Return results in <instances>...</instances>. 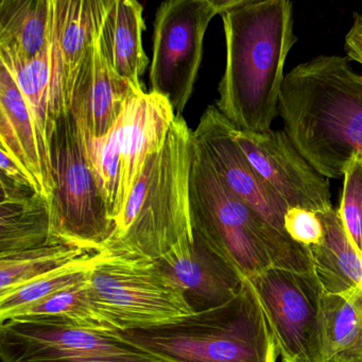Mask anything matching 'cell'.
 <instances>
[{
  "mask_svg": "<svg viewBox=\"0 0 362 362\" xmlns=\"http://www.w3.org/2000/svg\"><path fill=\"white\" fill-rule=\"evenodd\" d=\"M226 62L218 111L239 131L270 132L285 65L298 37L289 0H230L222 12Z\"/></svg>",
  "mask_w": 362,
  "mask_h": 362,
  "instance_id": "cell-1",
  "label": "cell"
},
{
  "mask_svg": "<svg viewBox=\"0 0 362 362\" xmlns=\"http://www.w3.org/2000/svg\"><path fill=\"white\" fill-rule=\"evenodd\" d=\"M284 131L326 179H340L362 151V75L341 56H317L286 75L279 105Z\"/></svg>",
  "mask_w": 362,
  "mask_h": 362,
  "instance_id": "cell-2",
  "label": "cell"
},
{
  "mask_svg": "<svg viewBox=\"0 0 362 362\" xmlns=\"http://www.w3.org/2000/svg\"><path fill=\"white\" fill-rule=\"evenodd\" d=\"M194 131L175 116L164 146L146 163L101 251L156 260L194 241L190 173Z\"/></svg>",
  "mask_w": 362,
  "mask_h": 362,
  "instance_id": "cell-3",
  "label": "cell"
},
{
  "mask_svg": "<svg viewBox=\"0 0 362 362\" xmlns=\"http://www.w3.org/2000/svg\"><path fill=\"white\" fill-rule=\"evenodd\" d=\"M192 232L251 279L271 267L315 272L310 250L271 228L220 179L194 139L190 173Z\"/></svg>",
  "mask_w": 362,
  "mask_h": 362,
  "instance_id": "cell-4",
  "label": "cell"
},
{
  "mask_svg": "<svg viewBox=\"0 0 362 362\" xmlns=\"http://www.w3.org/2000/svg\"><path fill=\"white\" fill-rule=\"evenodd\" d=\"M167 362H276V340L251 281L219 306L177 321L120 332Z\"/></svg>",
  "mask_w": 362,
  "mask_h": 362,
  "instance_id": "cell-5",
  "label": "cell"
},
{
  "mask_svg": "<svg viewBox=\"0 0 362 362\" xmlns=\"http://www.w3.org/2000/svg\"><path fill=\"white\" fill-rule=\"evenodd\" d=\"M49 149L56 186L50 202L54 237L60 243L100 252L114 223L71 113L59 120Z\"/></svg>",
  "mask_w": 362,
  "mask_h": 362,
  "instance_id": "cell-6",
  "label": "cell"
},
{
  "mask_svg": "<svg viewBox=\"0 0 362 362\" xmlns=\"http://www.w3.org/2000/svg\"><path fill=\"white\" fill-rule=\"evenodd\" d=\"M88 284L96 302L122 332L169 323L194 313L183 291L147 258L98 252Z\"/></svg>",
  "mask_w": 362,
  "mask_h": 362,
  "instance_id": "cell-7",
  "label": "cell"
},
{
  "mask_svg": "<svg viewBox=\"0 0 362 362\" xmlns=\"http://www.w3.org/2000/svg\"><path fill=\"white\" fill-rule=\"evenodd\" d=\"M230 0H168L154 22L150 92L168 99L181 116L194 92L209 23Z\"/></svg>",
  "mask_w": 362,
  "mask_h": 362,
  "instance_id": "cell-8",
  "label": "cell"
},
{
  "mask_svg": "<svg viewBox=\"0 0 362 362\" xmlns=\"http://www.w3.org/2000/svg\"><path fill=\"white\" fill-rule=\"evenodd\" d=\"M3 362H167L120 332L50 317H12L0 327Z\"/></svg>",
  "mask_w": 362,
  "mask_h": 362,
  "instance_id": "cell-9",
  "label": "cell"
},
{
  "mask_svg": "<svg viewBox=\"0 0 362 362\" xmlns=\"http://www.w3.org/2000/svg\"><path fill=\"white\" fill-rule=\"evenodd\" d=\"M249 281L274 334L283 362H320L323 289L315 272L271 267Z\"/></svg>",
  "mask_w": 362,
  "mask_h": 362,
  "instance_id": "cell-10",
  "label": "cell"
},
{
  "mask_svg": "<svg viewBox=\"0 0 362 362\" xmlns=\"http://www.w3.org/2000/svg\"><path fill=\"white\" fill-rule=\"evenodd\" d=\"M233 135L256 173L288 209L323 214L334 207L329 180L309 164L285 131L256 134L234 127Z\"/></svg>",
  "mask_w": 362,
  "mask_h": 362,
  "instance_id": "cell-11",
  "label": "cell"
},
{
  "mask_svg": "<svg viewBox=\"0 0 362 362\" xmlns=\"http://www.w3.org/2000/svg\"><path fill=\"white\" fill-rule=\"evenodd\" d=\"M233 128L216 105H209L194 131V139L226 185L271 228L288 237L284 228L287 205L256 173L235 141Z\"/></svg>",
  "mask_w": 362,
  "mask_h": 362,
  "instance_id": "cell-12",
  "label": "cell"
},
{
  "mask_svg": "<svg viewBox=\"0 0 362 362\" xmlns=\"http://www.w3.org/2000/svg\"><path fill=\"white\" fill-rule=\"evenodd\" d=\"M105 14L71 92L69 113L83 139L107 135L127 101L143 93L120 77L112 65L103 35Z\"/></svg>",
  "mask_w": 362,
  "mask_h": 362,
  "instance_id": "cell-13",
  "label": "cell"
},
{
  "mask_svg": "<svg viewBox=\"0 0 362 362\" xmlns=\"http://www.w3.org/2000/svg\"><path fill=\"white\" fill-rule=\"evenodd\" d=\"M175 116L168 99L156 93L143 92L127 101L110 130L120 162L116 218L124 209L146 163L164 146Z\"/></svg>",
  "mask_w": 362,
  "mask_h": 362,
  "instance_id": "cell-14",
  "label": "cell"
},
{
  "mask_svg": "<svg viewBox=\"0 0 362 362\" xmlns=\"http://www.w3.org/2000/svg\"><path fill=\"white\" fill-rule=\"evenodd\" d=\"M0 151L5 152L48 202L54 192V168L47 141L13 75L0 67Z\"/></svg>",
  "mask_w": 362,
  "mask_h": 362,
  "instance_id": "cell-15",
  "label": "cell"
},
{
  "mask_svg": "<svg viewBox=\"0 0 362 362\" xmlns=\"http://www.w3.org/2000/svg\"><path fill=\"white\" fill-rule=\"evenodd\" d=\"M154 262L188 302H200L199 310L228 302L245 281L232 264L194 234L192 243H181Z\"/></svg>",
  "mask_w": 362,
  "mask_h": 362,
  "instance_id": "cell-16",
  "label": "cell"
},
{
  "mask_svg": "<svg viewBox=\"0 0 362 362\" xmlns=\"http://www.w3.org/2000/svg\"><path fill=\"white\" fill-rule=\"evenodd\" d=\"M1 65L13 75L49 147L59 120L69 113L64 66L57 33L56 8L52 35L45 49L26 64Z\"/></svg>",
  "mask_w": 362,
  "mask_h": 362,
  "instance_id": "cell-17",
  "label": "cell"
},
{
  "mask_svg": "<svg viewBox=\"0 0 362 362\" xmlns=\"http://www.w3.org/2000/svg\"><path fill=\"white\" fill-rule=\"evenodd\" d=\"M0 184V256L60 243L52 230L50 203L43 196L4 175Z\"/></svg>",
  "mask_w": 362,
  "mask_h": 362,
  "instance_id": "cell-18",
  "label": "cell"
},
{
  "mask_svg": "<svg viewBox=\"0 0 362 362\" xmlns=\"http://www.w3.org/2000/svg\"><path fill=\"white\" fill-rule=\"evenodd\" d=\"M54 16V0H1V64H26L39 56L49 42Z\"/></svg>",
  "mask_w": 362,
  "mask_h": 362,
  "instance_id": "cell-19",
  "label": "cell"
},
{
  "mask_svg": "<svg viewBox=\"0 0 362 362\" xmlns=\"http://www.w3.org/2000/svg\"><path fill=\"white\" fill-rule=\"evenodd\" d=\"M144 8L135 0H109L103 35L116 73L139 92H145L141 77L149 59L143 47Z\"/></svg>",
  "mask_w": 362,
  "mask_h": 362,
  "instance_id": "cell-20",
  "label": "cell"
},
{
  "mask_svg": "<svg viewBox=\"0 0 362 362\" xmlns=\"http://www.w3.org/2000/svg\"><path fill=\"white\" fill-rule=\"evenodd\" d=\"M320 362H362V290L341 294L323 291Z\"/></svg>",
  "mask_w": 362,
  "mask_h": 362,
  "instance_id": "cell-21",
  "label": "cell"
},
{
  "mask_svg": "<svg viewBox=\"0 0 362 362\" xmlns=\"http://www.w3.org/2000/svg\"><path fill=\"white\" fill-rule=\"evenodd\" d=\"M319 216L324 224L323 241L309 250L322 289L329 294L362 290V256L347 237L338 209Z\"/></svg>",
  "mask_w": 362,
  "mask_h": 362,
  "instance_id": "cell-22",
  "label": "cell"
},
{
  "mask_svg": "<svg viewBox=\"0 0 362 362\" xmlns=\"http://www.w3.org/2000/svg\"><path fill=\"white\" fill-rule=\"evenodd\" d=\"M107 4L109 0H54L69 105L76 78L92 47Z\"/></svg>",
  "mask_w": 362,
  "mask_h": 362,
  "instance_id": "cell-23",
  "label": "cell"
},
{
  "mask_svg": "<svg viewBox=\"0 0 362 362\" xmlns=\"http://www.w3.org/2000/svg\"><path fill=\"white\" fill-rule=\"evenodd\" d=\"M95 253L60 243L0 256V296Z\"/></svg>",
  "mask_w": 362,
  "mask_h": 362,
  "instance_id": "cell-24",
  "label": "cell"
},
{
  "mask_svg": "<svg viewBox=\"0 0 362 362\" xmlns=\"http://www.w3.org/2000/svg\"><path fill=\"white\" fill-rule=\"evenodd\" d=\"M88 276L77 285L25 309L14 317H50L100 332H122L119 325L95 300Z\"/></svg>",
  "mask_w": 362,
  "mask_h": 362,
  "instance_id": "cell-25",
  "label": "cell"
},
{
  "mask_svg": "<svg viewBox=\"0 0 362 362\" xmlns=\"http://www.w3.org/2000/svg\"><path fill=\"white\" fill-rule=\"evenodd\" d=\"M97 253L35 279L6 296H0L1 323L16 317L25 309L39 304L49 296L84 281L92 270Z\"/></svg>",
  "mask_w": 362,
  "mask_h": 362,
  "instance_id": "cell-26",
  "label": "cell"
},
{
  "mask_svg": "<svg viewBox=\"0 0 362 362\" xmlns=\"http://www.w3.org/2000/svg\"><path fill=\"white\" fill-rule=\"evenodd\" d=\"M338 211L347 237L362 256V151L345 166Z\"/></svg>",
  "mask_w": 362,
  "mask_h": 362,
  "instance_id": "cell-27",
  "label": "cell"
},
{
  "mask_svg": "<svg viewBox=\"0 0 362 362\" xmlns=\"http://www.w3.org/2000/svg\"><path fill=\"white\" fill-rule=\"evenodd\" d=\"M286 234L302 247L310 249L321 245L324 224L319 214L304 209H288L284 221Z\"/></svg>",
  "mask_w": 362,
  "mask_h": 362,
  "instance_id": "cell-28",
  "label": "cell"
},
{
  "mask_svg": "<svg viewBox=\"0 0 362 362\" xmlns=\"http://www.w3.org/2000/svg\"><path fill=\"white\" fill-rule=\"evenodd\" d=\"M344 49L349 61L362 66V10L354 14L351 28L345 35Z\"/></svg>",
  "mask_w": 362,
  "mask_h": 362,
  "instance_id": "cell-29",
  "label": "cell"
}]
</instances>
